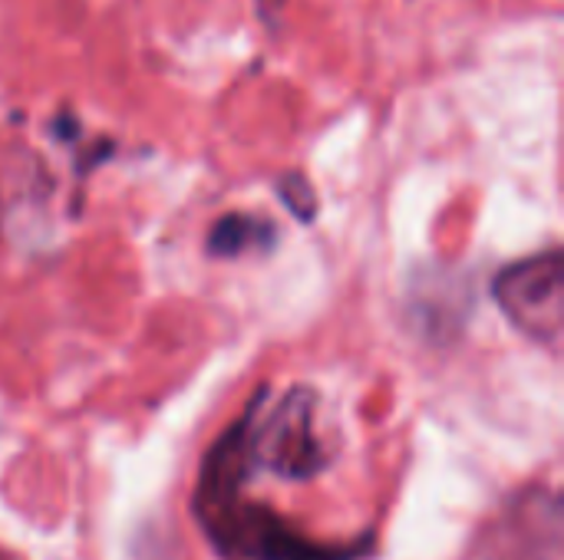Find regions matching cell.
Segmentation results:
<instances>
[{"mask_svg": "<svg viewBox=\"0 0 564 560\" xmlns=\"http://www.w3.org/2000/svg\"><path fill=\"white\" fill-rule=\"evenodd\" d=\"M496 300L522 333L555 347L564 320L562 254L549 251L542 257L506 267L496 277Z\"/></svg>", "mask_w": 564, "mask_h": 560, "instance_id": "6da1fadb", "label": "cell"}, {"mask_svg": "<svg viewBox=\"0 0 564 560\" xmlns=\"http://www.w3.org/2000/svg\"><path fill=\"white\" fill-rule=\"evenodd\" d=\"M248 422V455L264 462L284 479H307L324 465L321 442L314 432V396L307 389H291L264 426L254 422V413L245 416Z\"/></svg>", "mask_w": 564, "mask_h": 560, "instance_id": "7a4b0ae2", "label": "cell"}, {"mask_svg": "<svg viewBox=\"0 0 564 560\" xmlns=\"http://www.w3.org/2000/svg\"><path fill=\"white\" fill-rule=\"evenodd\" d=\"M245 244H251V218L231 215V218H225V221L215 224V231H212V251L235 254Z\"/></svg>", "mask_w": 564, "mask_h": 560, "instance_id": "3957f363", "label": "cell"}]
</instances>
